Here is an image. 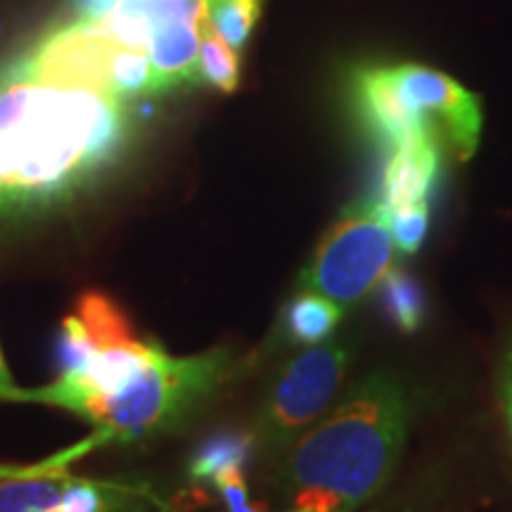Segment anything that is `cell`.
<instances>
[{
  "label": "cell",
  "instance_id": "cell-5",
  "mask_svg": "<svg viewBox=\"0 0 512 512\" xmlns=\"http://www.w3.org/2000/svg\"><path fill=\"white\" fill-rule=\"evenodd\" d=\"M12 55L29 72L50 81L95 88L128 102L159 95L147 53L128 46L91 15L53 24Z\"/></svg>",
  "mask_w": 512,
  "mask_h": 512
},
{
  "label": "cell",
  "instance_id": "cell-21",
  "mask_svg": "<svg viewBox=\"0 0 512 512\" xmlns=\"http://www.w3.org/2000/svg\"><path fill=\"white\" fill-rule=\"evenodd\" d=\"M501 399H503V411L505 420H508V430L512 434V351L505 358L503 373H501Z\"/></svg>",
  "mask_w": 512,
  "mask_h": 512
},
{
  "label": "cell",
  "instance_id": "cell-18",
  "mask_svg": "<svg viewBox=\"0 0 512 512\" xmlns=\"http://www.w3.org/2000/svg\"><path fill=\"white\" fill-rule=\"evenodd\" d=\"M427 226H430V204L427 202L389 209V228H392L394 245L403 254L418 252L427 235Z\"/></svg>",
  "mask_w": 512,
  "mask_h": 512
},
{
  "label": "cell",
  "instance_id": "cell-3",
  "mask_svg": "<svg viewBox=\"0 0 512 512\" xmlns=\"http://www.w3.org/2000/svg\"><path fill=\"white\" fill-rule=\"evenodd\" d=\"M245 366L233 349L216 347L195 356H171L157 347L145 368L117 392L88 406L79 418L102 441L133 444L183 425L214 399Z\"/></svg>",
  "mask_w": 512,
  "mask_h": 512
},
{
  "label": "cell",
  "instance_id": "cell-14",
  "mask_svg": "<svg viewBox=\"0 0 512 512\" xmlns=\"http://www.w3.org/2000/svg\"><path fill=\"white\" fill-rule=\"evenodd\" d=\"M264 0H207V19L235 50H245Z\"/></svg>",
  "mask_w": 512,
  "mask_h": 512
},
{
  "label": "cell",
  "instance_id": "cell-7",
  "mask_svg": "<svg viewBox=\"0 0 512 512\" xmlns=\"http://www.w3.org/2000/svg\"><path fill=\"white\" fill-rule=\"evenodd\" d=\"M351 351L339 342L304 349L278 370L256 420L254 444L268 458H280L323 418L349 370Z\"/></svg>",
  "mask_w": 512,
  "mask_h": 512
},
{
  "label": "cell",
  "instance_id": "cell-2",
  "mask_svg": "<svg viewBox=\"0 0 512 512\" xmlns=\"http://www.w3.org/2000/svg\"><path fill=\"white\" fill-rule=\"evenodd\" d=\"M411 401L396 377L375 373L278 458L285 512H354L380 494L406 444Z\"/></svg>",
  "mask_w": 512,
  "mask_h": 512
},
{
  "label": "cell",
  "instance_id": "cell-13",
  "mask_svg": "<svg viewBox=\"0 0 512 512\" xmlns=\"http://www.w3.org/2000/svg\"><path fill=\"white\" fill-rule=\"evenodd\" d=\"M76 316L81 318L88 335L95 339V344L100 349L110 347V344L128 342V339L136 337L126 313L102 292L81 294L79 304H76Z\"/></svg>",
  "mask_w": 512,
  "mask_h": 512
},
{
  "label": "cell",
  "instance_id": "cell-19",
  "mask_svg": "<svg viewBox=\"0 0 512 512\" xmlns=\"http://www.w3.org/2000/svg\"><path fill=\"white\" fill-rule=\"evenodd\" d=\"M211 484L219 489L223 501H226L228 512H266V510L256 508V505L252 503V496H249V489L245 484V475H242V470L223 472V475L216 477Z\"/></svg>",
  "mask_w": 512,
  "mask_h": 512
},
{
  "label": "cell",
  "instance_id": "cell-16",
  "mask_svg": "<svg viewBox=\"0 0 512 512\" xmlns=\"http://www.w3.org/2000/svg\"><path fill=\"white\" fill-rule=\"evenodd\" d=\"M382 287V306L387 309L389 318L403 332H413L420 325L422 313H425V302H422L420 287L415 285L411 275L403 271H389L387 278L380 283Z\"/></svg>",
  "mask_w": 512,
  "mask_h": 512
},
{
  "label": "cell",
  "instance_id": "cell-20",
  "mask_svg": "<svg viewBox=\"0 0 512 512\" xmlns=\"http://www.w3.org/2000/svg\"><path fill=\"white\" fill-rule=\"evenodd\" d=\"M0 401L24 403V389L19 387L15 377H12L8 363H5L3 349H0Z\"/></svg>",
  "mask_w": 512,
  "mask_h": 512
},
{
  "label": "cell",
  "instance_id": "cell-22",
  "mask_svg": "<svg viewBox=\"0 0 512 512\" xmlns=\"http://www.w3.org/2000/svg\"><path fill=\"white\" fill-rule=\"evenodd\" d=\"M100 3H105V0H76V10H79V12H88V10L98 8Z\"/></svg>",
  "mask_w": 512,
  "mask_h": 512
},
{
  "label": "cell",
  "instance_id": "cell-11",
  "mask_svg": "<svg viewBox=\"0 0 512 512\" xmlns=\"http://www.w3.org/2000/svg\"><path fill=\"white\" fill-rule=\"evenodd\" d=\"M254 437L242 432H216L204 439L190 460V477L197 482H214L228 470H242L252 453Z\"/></svg>",
  "mask_w": 512,
  "mask_h": 512
},
{
  "label": "cell",
  "instance_id": "cell-10",
  "mask_svg": "<svg viewBox=\"0 0 512 512\" xmlns=\"http://www.w3.org/2000/svg\"><path fill=\"white\" fill-rule=\"evenodd\" d=\"M342 313V306L323 294L299 290L297 297L285 306L283 330L290 342L299 347H316L335 332Z\"/></svg>",
  "mask_w": 512,
  "mask_h": 512
},
{
  "label": "cell",
  "instance_id": "cell-15",
  "mask_svg": "<svg viewBox=\"0 0 512 512\" xmlns=\"http://www.w3.org/2000/svg\"><path fill=\"white\" fill-rule=\"evenodd\" d=\"M131 491L117 484H102L93 479L72 477L64 491L60 512H124L133 503Z\"/></svg>",
  "mask_w": 512,
  "mask_h": 512
},
{
  "label": "cell",
  "instance_id": "cell-6",
  "mask_svg": "<svg viewBox=\"0 0 512 512\" xmlns=\"http://www.w3.org/2000/svg\"><path fill=\"white\" fill-rule=\"evenodd\" d=\"M394 252L387 204L354 202L323 235L299 275V290L323 294L342 309H351L387 278Z\"/></svg>",
  "mask_w": 512,
  "mask_h": 512
},
{
  "label": "cell",
  "instance_id": "cell-4",
  "mask_svg": "<svg viewBox=\"0 0 512 512\" xmlns=\"http://www.w3.org/2000/svg\"><path fill=\"white\" fill-rule=\"evenodd\" d=\"M354 102L368 131L387 147L413 133H432L458 159H470L482 136V105L475 95L422 64L363 69L354 79Z\"/></svg>",
  "mask_w": 512,
  "mask_h": 512
},
{
  "label": "cell",
  "instance_id": "cell-12",
  "mask_svg": "<svg viewBox=\"0 0 512 512\" xmlns=\"http://www.w3.org/2000/svg\"><path fill=\"white\" fill-rule=\"evenodd\" d=\"M240 50H235L219 31L204 19L200 46V86L233 93L240 86Z\"/></svg>",
  "mask_w": 512,
  "mask_h": 512
},
{
  "label": "cell",
  "instance_id": "cell-17",
  "mask_svg": "<svg viewBox=\"0 0 512 512\" xmlns=\"http://www.w3.org/2000/svg\"><path fill=\"white\" fill-rule=\"evenodd\" d=\"M98 351L100 347L88 335L86 325L81 323V318L76 313L62 320L60 339H57V366H60V375H76L81 370H86Z\"/></svg>",
  "mask_w": 512,
  "mask_h": 512
},
{
  "label": "cell",
  "instance_id": "cell-9",
  "mask_svg": "<svg viewBox=\"0 0 512 512\" xmlns=\"http://www.w3.org/2000/svg\"><path fill=\"white\" fill-rule=\"evenodd\" d=\"M72 475L22 472L0 477V512H60Z\"/></svg>",
  "mask_w": 512,
  "mask_h": 512
},
{
  "label": "cell",
  "instance_id": "cell-1",
  "mask_svg": "<svg viewBox=\"0 0 512 512\" xmlns=\"http://www.w3.org/2000/svg\"><path fill=\"white\" fill-rule=\"evenodd\" d=\"M133 102L43 79L0 57V242L69 207L117 169Z\"/></svg>",
  "mask_w": 512,
  "mask_h": 512
},
{
  "label": "cell",
  "instance_id": "cell-8",
  "mask_svg": "<svg viewBox=\"0 0 512 512\" xmlns=\"http://www.w3.org/2000/svg\"><path fill=\"white\" fill-rule=\"evenodd\" d=\"M441 140L432 133H413L389 147L382 176V197L387 209L427 202L437 181Z\"/></svg>",
  "mask_w": 512,
  "mask_h": 512
}]
</instances>
